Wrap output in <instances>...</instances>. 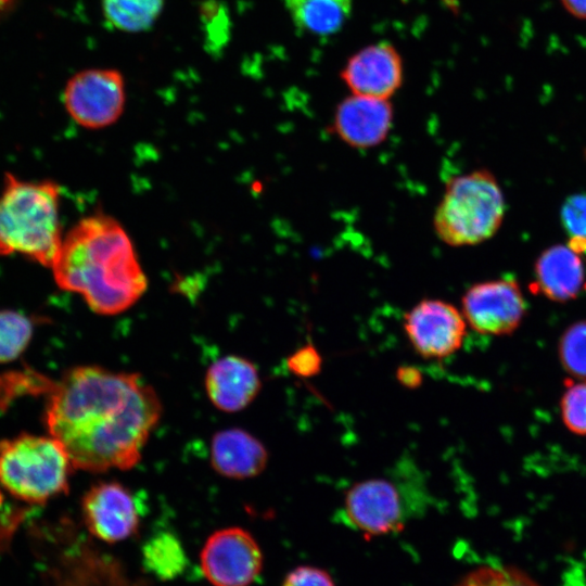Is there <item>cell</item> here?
<instances>
[{
  "label": "cell",
  "mask_w": 586,
  "mask_h": 586,
  "mask_svg": "<svg viewBox=\"0 0 586 586\" xmlns=\"http://www.w3.org/2000/svg\"><path fill=\"white\" fill-rule=\"evenodd\" d=\"M49 392V434L73 468L92 473L133 468L162 415L158 395L138 373L78 366Z\"/></svg>",
  "instance_id": "obj_1"
},
{
  "label": "cell",
  "mask_w": 586,
  "mask_h": 586,
  "mask_svg": "<svg viewBox=\"0 0 586 586\" xmlns=\"http://www.w3.org/2000/svg\"><path fill=\"white\" fill-rule=\"evenodd\" d=\"M51 269L60 289L81 295L100 315L129 309L148 288L126 230L102 213L80 219L66 233Z\"/></svg>",
  "instance_id": "obj_2"
},
{
  "label": "cell",
  "mask_w": 586,
  "mask_h": 586,
  "mask_svg": "<svg viewBox=\"0 0 586 586\" xmlns=\"http://www.w3.org/2000/svg\"><path fill=\"white\" fill-rule=\"evenodd\" d=\"M61 188L5 173L0 192V256L20 255L51 268L63 238Z\"/></svg>",
  "instance_id": "obj_3"
},
{
  "label": "cell",
  "mask_w": 586,
  "mask_h": 586,
  "mask_svg": "<svg viewBox=\"0 0 586 586\" xmlns=\"http://www.w3.org/2000/svg\"><path fill=\"white\" fill-rule=\"evenodd\" d=\"M505 216V199L486 169L451 178L433 216L437 238L450 246L475 245L491 239Z\"/></svg>",
  "instance_id": "obj_4"
},
{
  "label": "cell",
  "mask_w": 586,
  "mask_h": 586,
  "mask_svg": "<svg viewBox=\"0 0 586 586\" xmlns=\"http://www.w3.org/2000/svg\"><path fill=\"white\" fill-rule=\"evenodd\" d=\"M71 460L53 436L20 434L0 442V485L27 504L67 492Z\"/></svg>",
  "instance_id": "obj_5"
},
{
  "label": "cell",
  "mask_w": 586,
  "mask_h": 586,
  "mask_svg": "<svg viewBox=\"0 0 586 586\" xmlns=\"http://www.w3.org/2000/svg\"><path fill=\"white\" fill-rule=\"evenodd\" d=\"M63 104L81 127L100 129L111 126L125 109V78L115 68L82 69L67 80Z\"/></svg>",
  "instance_id": "obj_6"
},
{
  "label": "cell",
  "mask_w": 586,
  "mask_h": 586,
  "mask_svg": "<svg viewBox=\"0 0 586 586\" xmlns=\"http://www.w3.org/2000/svg\"><path fill=\"white\" fill-rule=\"evenodd\" d=\"M351 524L367 536L400 531L411 515L408 493L395 477H371L353 485L344 498Z\"/></svg>",
  "instance_id": "obj_7"
},
{
  "label": "cell",
  "mask_w": 586,
  "mask_h": 586,
  "mask_svg": "<svg viewBox=\"0 0 586 586\" xmlns=\"http://www.w3.org/2000/svg\"><path fill=\"white\" fill-rule=\"evenodd\" d=\"M201 569L214 586H249L259 575L263 553L255 538L242 527L214 532L200 553Z\"/></svg>",
  "instance_id": "obj_8"
},
{
  "label": "cell",
  "mask_w": 586,
  "mask_h": 586,
  "mask_svg": "<svg viewBox=\"0 0 586 586\" xmlns=\"http://www.w3.org/2000/svg\"><path fill=\"white\" fill-rule=\"evenodd\" d=\"M467 323L486 335H508L522 323L526 302L515 280L501 278L475 283L461 297Z\"/></svg>",
  "instance_id": "obj_9"
},
{
  "label": "cell",
  "mask_w": 586,
  "mask_h": 586,
  "mask_svg": "<svg viewBox=\"0 0 586 586\" xmlns=\"http://www.w3.org/2000/svg\"><path fill=\"white\" fill-rule=\"evenodd\" d=\"M404 331L423 358L442 359L455 354L467 334V321L456 306L438 298H424L404 315Z\"/></svg>",
  "instance_id": "obj_10"
},
{
  "label": "cell",
  "mask_w": 586,
  "mask_h": 586,
  "mask_svg": "<svg viewBox=\"0 0 586 586\" xmlns=\"http://www.w3.org/2000/svg\"><path fill=\"white\" fill-rule=\"evenodd\" d=\"M88 531L105 543H118L135 535L140 511L133 493L116 481L93 484L81 501Z\"/></svg>",
  "instance_id": "obj_11"
},
{
  "label": "cell",
  "mask_w": 586,
  "mask_h": 586,
  "mask_svg": "<svg viewBox=\"0 0 586 586\" xmlns=\"http://www.w3.org/2000/svg\"><path fill=\"white\" fill-rule=\"evenodd\" d=\"M342 79L354 94L388 100L403 81L402 59L387 42L370 44L347 61Z\"/></svg>",
  "instance_id": "obj_12"
},
{
  "label": "cell",
  "mask_w": 586,
  "mask_h": 586,
  "mask_svg": "<svg viewBox=\"0 0 586 586\" xmlns=\"http://www.w3.org/2000/svg\"><path fill=\"white\" fill-rule=\"evenodd\" d=\"M393 123V107L387 99L352 94L339 103L333 131L345 144L360 150L380 145Z\"/></svg>",
  "instance_id": "obj_13"
},
{
  "label": "cell",
  "mask_w": 586,
  "mask_h": 586,
  "mask_svg": "<svg viewBox=\"0 0 586 586\" xmlns=\"http://www.w3.org/2000/svg\"><path fill=\"white\" fill-rule=\"evenodd\" d=\"M262 380L249 359L227 355L214 361L205 374V391L219 410L235 412L246 408L257 396Z\"/></svg>",
  "instance_id": "obj_14"
},
{
  "label": "cell",
  "mask_w": 586,
  "mask_h": 586,
  "mask_svg": "<svg viewBox=\"0 0 586 586\" xmlns=\"http://www.w3.org/2000/svg\"><path fill=\"white\" fill-rule=\"evenodd\" d=\"M268 462L264 444L239 428L217 432L211 443V463L220 475L244 480L260 474Z\"/></svg>",
  "instance_id": "obj_15"
},
{
  "label": "cell",
  "mask_w": 586,
  "mask_h": 586,
  "mask_svg": "<svg viewBox=\"0 0 586 586\" xmlns=\"http://www.w3.org/2000/svg\"><path fill=\"white\" fill-rule=\"evenodd\" d=\"M582 255L569 245L556 244L545 250L534 267L535 286L547 298L564 303L586 286Z\"/></svg>",
  "instance_id": "obj_16"
},
{
  "label": "cell",
  "mask_w": 586,
  "mask_h": 586,
  "mask_svg": "<svg viewBox=\"0 0 586 586\" xmlns=\"http://www.w3.org/2000/svg\"><path fill=\"white\" fill-rule=\"evenodd\" d=\"M284 3L296 27L318 36L339 31L353 9V0H284Z\"/></svg>",
  "instance_id": "obj_17"
},
{
  "label": "cell",
  "mask_w": 586,
  "mask_h": 586,
  "mask_svg": "<svg viewBox=\"0 0 586 586\" xmlns=\"http://www.w3.org/2000/svg\"><path fill=\"white\" fill-rule=\"evenodd\" d=\"M142 563L158 579L170 581L182 574L188 557L180 539L168 531H162L142 545Z\"/></svg>",
  "instance_id": "obj_18"
},
{
  "label": "cell",
  "mask_w": 586,
  "mask_h": 586,
  "mask_svg": "<svg viewBox=\"0 0 586 586\" xmlns=\"http://www.w3.org/2000/svg\"><path fill=\"white\" fill-rule=\"evenodd\" d=\"M165 0H102L106 23L120 31L149 30L160 17Z\"/></svg>",
  "instance_id": "obj_19"
},
{
  "label": "cell",
  "mask_w": 586,
  "mask_h": 586,
  "mask_svg": "<svg viewBox=\"0 0 586 586\" xmlns=\"http://www.w3.org/2000/svg\"><path fill=\"white\" fill-rule=\"evenodd\" d=\"M34 333L30 317L16 310H0V364L16 359Z\"/></svg>",
  "instance_id": "obj_20"
},
{
  "label": "cell",
  "mask_w": 586,
  "mask_h": 586,
  "mask_svg": "<svg viewBox=\"0 0 586 586\" xmlns=\"http://www.w3.org/2000/svg\"><path fill=\"white\" fill-rule=\"evenodd\" d=\"M558 356L566 373L576 380H586V320L576 321L563 331Z\"/></svg>",
  "instance_id": "obj_21"
},
{
  "label": "cell",
  "mask_w": 586,
  "mask_h": 586,
  "mask_svg": "<svg viewBox=\"0 0 586 586\" xmlns=\"http://www.w3.org/2000/svg\"><path fill=\"white\" fill-rule=\"evenodd\" d=\"M561 224L569 237V246L586 255V193L570 195L561 206Z\"/></svg>",
  "instance_id": "obj_22"
},
{
  "label": "cell",
  "mask_w": 586,
  "mask_h": 586,
  "mask_svg": "<svg viewBox=\"0 0 586 586\" xmlns=\"http://www.w3.org/2000/svg\"><path fill=\"white\" fill-rule=\"evenodd\" d=\"M457 586H540L513 566L485 565L468 573Z\"/></svg>",
  "instance_id": "obj_23"
},
{
  "label": "cell",
  "mask_w": 586,
  "mask_h": 586,
  "mask_svg": "<svg viewBox=\"0 0 586 586\" xmlns=\"http://www.w3.org/2000/svg\"><path fill=\"white\" fill-rule=\"evenodd\" d=\"M564 426L576 435H586V380L569 383L560 399Z\"/></svg>",
  "instance_id": "obj_24"
},
{
  "label": "cell",
  "mask_w": 586,
  "mask_h": 586,
  "mask_svg": "<svg viewBox=\"0 0 586 586\" xmlns=\"http://www.w3.org/2000/svg\"><path fill=\"white\" fill-rule=\"evenodd\" d=\"M286 365L295 375L310 378L320 371L322 359L315 346L307 344L290 355Z\"/></svg>",
  "instance_id": "obj_25"
},
{
  "label": "cell",
  "mask_w": 586,
  "mask_h": 586,
  "mask_svg": "<svg viewBox=\"0 0 586 586\" xmlns=\"http://www.w3.org/2000/svg\"><path fill=\"white\" fill-rule=\"evenodd\" d=\"M282 586H334V583L326 571L302 565L286 575Z\"/></svg>",
  "instance_id": "obj_26"
},
{
  "label": "cell",
  "mask_w": 586,
  "mask_h": 586,
  "mask_svg": "<svg viewBox=\"0 0 586 586\" xmlns=\"http://www.w3.org/2000/svg\"><path fill=\"white\" fill-rule=\"evenodd\" d=\"M397 380L406 387L415 388L421 384L422 374L420 370L411 366H403L396 372Z\"/></svg>",
  "instance_id": "obj_27"
},
{
  "label": "cell",
  "mask_w": 586,
  "mask_h": 586,
  "mask_svg": "<svg viewBox=\"0 0 586 586\" xmlns=\"http://www.w3.org/2000/svg\"><path fill=\"white\" fill-rule=\"evenodd\" d=\"M562 2L573 15L586 18V0H562Z\"/></svg>",
  "instance_id": "obj_28"
},
{
  "label": "cell",
  "mask_w": 586,
  "mask_h": 586,
  "mask_svg": "<svg viewBox=\"0 0 586 586\" xmlns=\"http://www.w3.org/2000/svg\"><path fill=\"white\" fill-rule=\"evenodd\" d=\"M13 0H0V16L12 5Z\"/></svg>",
  "instance_id": "obj_29"
}]
</instances>
